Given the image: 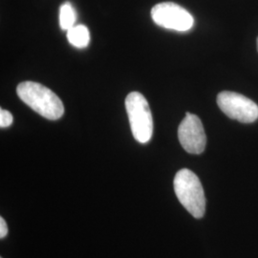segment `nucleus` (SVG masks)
Wrapping results in <instances>:
<instances>
[{"mask_svg":"<svg viewBox=\"0 0 258 258\" xmlns=\"http://www.w3.org/2000/svg\"><path fill=\"white\" fill-rule=\"evenodd\" d=\"M17 93L22 102L48 120H57L64 113V106L61 100L52 90L40 83L35 82L19 83Z\"/></svg>","mask_w":258,"mask_h":258,"instance_id":"obj_1","label":"nucleus"},{"mask_svg":"<svg viewBox=\"0 0 258 258\" xmlns=\"http://www.w3.org/2000/svg\"><path fill=\"white\" fill-rule=\"evenodd\" d=\"M174 191L180 203L194 218H202L206 212V197L202 184L197 175L187 168L176 173Z\"/></svg>","mask_w":258,"mask_h":258,"instance_id":"obj_2","label":"nucleus"},{"mask_svg":"<svg viewBox=\"0 0 258 258\" xmlns=\"http://www.w3.org/2000/svg\"><path fill=\"white\" fill-rule=\"evenodd\" d=\"M133 137L141 144H147L153 134V119L147 99L139 92H131L125 99Z\"/></svg>","mask_w":258,"mask_h":258,"instance_id":"obj_3","label":"nucleus"},{"mask_svg":"<svg viewBox=\"0 0 258 258\" xmlns=\"http://www.w3.org/2000/svg\"><path fill=\"white\" fill-rule=\"evenodd\" d=\"M217 104L223 113L232 120L250 123L258 119L257 104L238 93H220L217 96Z\"/></svg>","mask_w":258,"mask_h":258,"instance_id":"obj_4","label":"nucleus"},{"mask_svg":"<svg viewBox=\"0 0 258 258\" xmlns=\"http://www.w3.org/2000/svg\"><path fill=\"white\" fill-rule=\"evenodd\" d=\"M151 18L161 27L186 32L194 27V17L180 5L172 2H163L151 10Z\"/></svg>","mask_w":258,"mask_h":258,"instance_id":"obj_5","label":"nucleus"},{"mask_svg":"<svg viewBox=\"0 0 258 258\" xmlns=\"http://www.w3.org/2000/svg\"><path fill=\"white\" fill-rule=\"evenodd\" d=\"M178 138L184 150L190 154H201L207 144L202 121L198 116L186 113L178 128Z\"/></svg>","mask_w":258,"mask_h":258,"instance_id":"obj_6","label":"nucleus"},{"mask_svg":"<svg viewBox=\"0 0 258 258\" xmlns=\"http://www.w3.org/2000/svg\"><path fill=\"white\" fill-rule=\"evenodd\" d=\"M67 38L69 42L77 48H85L90 41V33L84 25H78L67 31Z\"/></svg>","mask_w":258,"mask_h":258,"instance_id":"obj_7","label":"nucleus"},{"mask_svg":"<svg viewBox=\"0 0 258 258\" xmlns=\"http://www.w3.org/2000/svg\"><path fill=\"white\" fill-rule=\"evenodd\" d=\"M77 20V13L74 7L66 2L61 5L59 10V25L61 30L68 31L69 29L74 27Z\"/></svg>","mask_w":258,"mask_h":258,"instance_id":"obj_8","label":"nucleus"},{"mask_svg":"<svg viewBox=\"0 0 258 258\" xmlns=\"http://www.w3.org/2000/svg\"><path fill=\"white\" fill-rule=\"evenodd\" d=\"M13 115L10 113L9 111L1 109L0 110V126L2 128L9 127L10 125L13 123Z\"/></svg>","mask_w":258,"mask_h":258,"instance_id":"obj_9","label":"nucleus"},{"mask_svg":"<svg viewBox=\"0 0 258 258\" xmlns=\"http://www.w3.org/2000/svg\"><path fill=\"white\" fill-rule=\"evenodd\" d=\"M7 234H8L7 223L3 219V217H0V238L6 237Z\"/></svg>","mask_w":258,"mask_h":258,"instance_id":"obj_10","label":"nucleus"},{"mask_svg":"<svg viewBox=\"0 0 258 258\" xmlns=\"http://www.w3.org/2000/svg\"><path fill=\"white\" fill-rule=\"evenodd\" d=\"M257 50H258V38H257Z\"/></svg>","mask_w":258,"mask_h":258,"instance_id":"obj_11","label":"nucleus"}]
</instances>
